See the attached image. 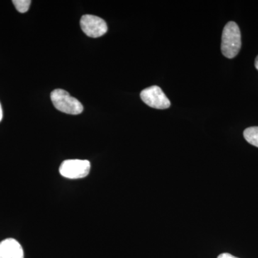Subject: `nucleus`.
I'll return each instance as SVG.
<instances>
[{
	"label": "nucleus",
	"instance_id": "obj_1",
	"mask_svg": "<svg viewBox=\"0 0 258 258\" xmlns=\"http://www.w3.org/2000/svg\"><path fill=\"white\" fill-rule=\"evenodd\" d=\"M242 40L240 28L235 22H229L225 25L222 32V54L227 58H233L240 52Z\"/></svg>",
	"mask_w": 258,
	"mask_h": 258
},
{
	"label": "nucleus",
	"instance_id": "obj_2",
	"mask_svg": "<svg viewBox=\"0 0 258 258\" xmlns=\"http://www.w3.org/2000/svg\"><path fill=\"white\" fill-rule=\"evenodd\" d=\"M50 98L55 108L62 113L78 115L83 111V106L81 102L64 90H54L51 93Z\"/></svg>",
	"mask_w": 258,
	"mask_h": 258
},
{
	"label": "nucleus",
	"instance_id": "obj_3",
	"mask_svg": "<svg viewBox=\"0 0 258 258\" xmlns=\"http://www.w3.org/2000/svg\"><path fill=\"white\" fill-rule=\"evenodd\" d=\"M91 167L89 161L69 159L64 161L61 164L59 171L61 175L68 179H82L88 175Z\"/></svg>",
	"mask_w": 258,
	"mask_h": 258
},
{
	"label": "nucleus",
	"instance_id": "obj_4",
	"mask_svg": "<svg viewBox=\"0 0 258 258\" xmlns=\"http://www.w3.org/2000/svg\"><path fill=\"white\" fill-rule=\"evenodd\" d=\"M142 101L152 108L157 109H166L171 106L170 101L166 97L162 89L157 86L146 88L141 93Z\"/></svg>",
	"mask_w": 258,
	"mask_h": 258
},
{
	"label": "nucleus",
	"instance_id": "obj_5",
	"mask_svg": "<svg viewBox=\"0 0 258 258\" xmlns=\"http://www.w3.org/2000/svg\"><path fill=\"white\" fill-rule=\"evenodd\" d=\"M81 27L88 37H99L108 31L107 24L103 19L92 15H83L81 20Z\"/></svg>",
	"mask_w": 258,
	"mask_h": 258
},
{
	"label": "nucleus",
	"instance_id": "obj_6",
	"mask_svg": "<svg viewBox=\"0 0 258 258\" xmlns=\"http://www.w3.org/2000/svg\"><path fill=\"white\" fill-rule=\"evenodd\" d=\"M0 258H24L21 244L13 238H8L0 242Z\"/></svg>",
	"mask_w": 258,
	"mask_h": 258
},
{
	"label": "nucleus",
	"instance_id": "obj_7",
	"mask_svg": "<svg viewBox=\"0 0 258 258\" xmlns=\"http://www.w3.org/2000/svg\"><path fill=\"white\" fill-rule=\"evenodd\" d=\"M245 140L254 147H258V126L249 127L244 131Z\"/></svg>",
	"mask_w": 258,
	"mask_h": 258
},
{
	"label": "nucleus",
	"instance_id": "obj_8",
	"mask_svg": "<svg viewBox=\"0 0 258 258\" xmlns=\"http://www.w3.org/2000/svg\"><path fill=\"white\" fill-rule=\"evenodd\" d=\"M13 3L19 13H25L28 11L31 1L30 0H13Z\"/></svg>",
	"mask_w": 258,
	"mask_h": 258
},
{
	"label": "nucleus",
	"instance_id": "obj_9",
	"mask_svg": "<svg viewBox=\"0 0 258 258\" xmlns=\"http://www.w3.org/2000/svg\"><path fill=\"white\" fill-rule=\"evenodd\" d=\"M217 258H238L235 257V256L232 255V254L229 253H222L217 257Z\"/></svg>",
	"mask_w": 258,
	"mask_h": 258
},
{
	"label": "nucleus",
	"instance_id": "obj_10",
	"mask_svg": "<svg viewBox=\"0 0 258 258\" xmlns=\"http://www.w3.org/2000/svg\"><path fill=\"white\" fill-rule=\"evenodd\" d=\"M3 109H2L1 104H0V121L3 119Z\"/></svg>",
	"mask_w": 258,
	"mask_h": 258
},
{
	"label": "nucleus",
	"instance_id": "obj_11",
	"mask_svg": "<svg viewBox=\"0 0 258 258\" xmlns=\"http://www.w3.org/2000/svg\"><path fill=\"white\" fill-rule=\"evenodd\" d=\"M254 66H255L256 69L258 71V55L256 57L255 61H254Z\"/></svg>",
	"mask_w": 258,
	"mask_h": 258
}]
</instances>
